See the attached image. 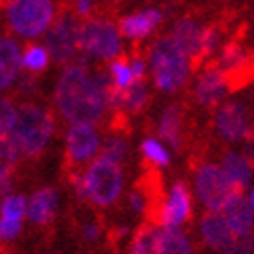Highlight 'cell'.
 Returning <instances> with one entry per match:
<instances>
[{"instance_id": "6da1fadb", "label": "cell", "mask_w": 254, "mask_h": 254, "mask_svg": "<svg viewBox=\"0 0 254 254\" xmlns=\"http://www.w3.org/2000/svg\"><path fill=\"white\" fill-rule=\"evenodd\" d=\"M110 74L91 70L85 62H72L62 70L54 91V106L66 122L97 124L110 110Z\"/></svg>"}, {"instance_id": "7a4b0ae2", "label": "cell", "mask_w": 254, "mask_h": 254, "mask_svg": "<svg viewBox=\"0 0 254 254\" xmlns=\"http://www.w3.org/2000/svg\"><path fill=\"white\" fill-rule=\"evenodd\" d=\"M70 182L81 198L91 200L95 207H110L122 194L124 174L120 163L99 155L85 168V172L74 174Z\"/></svg>"}, {"instance_id": "3957f363", "label": "cell", "mask_w": 254, "mask_h": 254, "mask_svg": "<svg viewBox=\"0 0 254 254\" xmlns=\"http://www.w3.org/2000/svg\"><path fill=\"white\" fill-rule=\"evenodd\" d=\"M149 68L155 89L176 93L188 83L190 56L178 46L174 35H161L149 48Z\"/></svg>"}, {"instance_id": "277c9868", "label": "cell", "mask_w": 254, "mask_h": 254, "mask_svg": "<svg viewBox=\"0 0 254 254\" xmlns=\"http://www.w3.org/2000/svg\"><path fill=\"white\" fill-rule=\"evenodd\" d=\"M4 19L8 29L23 37L35 40L46 35L56 21L54 0H8L4 6Z\"/></svg>"}, {"instance_id": "5b68a950", "label": "cell", "mask_w": 254, "mask_h": 254, "mask_svg": "<svg viewBox=\"0 0 254 254\" xmlns=\"http://www.w3.org/2000/svg\"><path fill=\"white\" fill-rule=\"evenodd\" d=\"M54 116L44 106L25 104L21 106L17 128L8 134L21 149L23 157H37L48 147L54 134Z\"/></svg>"}, {"instance_id": "8992f818", "label": "cell", "mask_w": 254, "mask_h": 254, "mask_svg": "<svg viewBox=\"0 0 254 254\" xmlns=\"http://www.w3.org/2000/svg\"><path fill=\"white\" fill-rule=\"evenodd\" d=\"M81 52L93 60H114L122 52V33L108 19H87L79 33Z\"/></svg>"}, {"instance_id": "52a82bcc", "label": "cell", "mask_w": 254, "mask_h": 254, "mask_svg": "<svg viewBox=\"0 0 254 254\" xmlns=\"http://www.w3.org/2000/svg\"><path fill=\"white\" fill-rule=\"evenodd\" d=\"M130 254H192V246L180 230L149 225L132 238Z\"/></svg>"}, {"instance_id": "ba28073f", "label": "cell", "mask_w": 254, "mask_h": 254, "mask_svg": "<svg viewBox=\"0 0 254 254\" xmlns=\"http://www.w3.org/2000/svg\"><path fill=\"white\" fill-rule=\"evenodd\" d=\"M194 192L198 200L209 211H221L227 200H230L240 190L234 188V184L227 180V176L221 166L215 163H205L194 174Z\"/></svg>"}, {"instance_id": "9c48e42d", "label": "cell", "mask_w": 254, "mask_h": 254, "mask_svg": "<svg viewBox=\"0 0 254 254\" xmlns=\"http://www.w3.org/2000/svg\"><path fill=\"white\" fill-rule=\"evenodd\" d=\"M79 33H81V23L72 15H60L54 25L46 33V48L50 56L58 64H68L79 56L81 46H79Z\"/></svg>"}, {"instance_id": "30bf717a", "label": "cell", "mask_w": 254, "mask_h": 254, "mask_svg": "<svg viewBox=\"0 0 254 254\" xmlns=\"http://www.w3.org/2000/svg\"><path fill=\"white\" fill-rule=\"evenodd\" d=\"M66 157L72 166H83V163H91L95 157H99V147L101 138L95 128V124L89 122H77L70 124V128L66 130Z\"/></svg>"}, {"instance_id": "8fae6325", "label": "cell", "mask_w": 254, "mask_h": 254, "mask_svg": "<svg viewBox=\"0 0 254 254\" xmlns=\"http://www.w3.org/2000/svg\"><path fill=\"white\" fill-rule=\"evenodd\" d=\"M215 126H217V132L221 134V138L230 143L236 141H244V138L252 136V122L250 116L242 104H223L217 110V116H215Z\"/></svg>"}, {"instance_id": "7c38bea8", "label": "cell", "mask_w": 254, "mask_h": 254, "mask_svg": "<svg viewBox=\"0 0 254 254\" xmlns=\"http://www.w3.org/2000/svg\"><path fill=\"white\" fill-rule=\"evenodd\" d=\"M190 213H192V198L188 188L182 182H176L159 207V225L180 230L190 219Z\"/></svg>"}, {"instance_id": "4fadbf2b", "label": "cell", "mask_w": 254, "mask_h": 254, "mask_svg": "<svg viewBox=\"0 0 254 254\" xmlns=\"http://www.w3.org/2000/svg\"><path fill=\"white\" fill-rule=\"evenodd\" d=\"M27 202L23 194H6L0 205V238L4 242L15 240L21 232L23 219L27 217Z\"/></svg>"}, {"instance_id": "5bb4252c", "label": "cell", "mask_w": 254, "mask_h": 254, "mask_svg": "<svg viewBox=\"0 0 254 254\" xmlns=\"http://www.w3.org/2000/svg\"><path fill=\"white\" fill-rule=\"evenodd\" d=\"M205 27L200 23H196L194 19L190 17H184L180 21H176L174 29H172V35L174 40L178 42L184 52L190 56V60H200L205 56Z\"/></svg>"}, {"instance_id": "9a60e30c", "label": "cell", "mask_w": 254, "mask_h": 254, "mask_svg": "<svg viewBox=\"0 0 254 254\" xmlns=\"http://www.w3.org/2000/svg\"><path fill=\"white\" fill-rule=\"evenodd\" d=\"M225 91H227V81H225L223 68L209 66L200 72V77L194 85V99L200 106L211 108V106H217L223 99Z\"/></svg>"}, {"instance_id": "2e32d148", "label": "cell", "mask_w": 254, "mask_h": 254, "mask_svg": "<svg viewBox=\"0 0 254 254\" xmlns=\"http://www.w3.org/2000/svg\"><path fill=\"white\" fill-rule=\"evenodd\" d=\"M23 68V50L19 42L10 35H2L0 40V89L6 91L19 79Z\"/></svg>"}, {"instance_id": "e0dca14e", "label": "cell", "mask_w": 254, "mask_h": 254, "mask_svg": "<svg viewBox=\"0 0 254 254\" xmlns=\"http://www.w3.org/2000/svg\"><path fill=\"white\" fill-rule=\"evenodd\" d=\"M223 217L230 223L234 236H248L254 230V209L250 205V200L242 194V192H236L227 205L221 209Z\"/></svg>"}, {"instance_id": "ac0fdd59", "label": "cell", "mask_w": 254, "mask_h": 254, "mask_svg": "<svg viewBox=\"0 0 254 254\" xmlns=\"http://www.w3.org/2000/svg\"><path fill=\"white\" fill-rule=\"evenodd\" d=\"M198 230H200L202 242L213 250H223L236 238L221 211H209L205 217L200 219Z\"/></svg>"}, {"instance_id": "d6986e66", "label": "cell", "mask_w": 254, "mask_h": 254, "mask_svg": "<svg viewBox=\"0 0 254 254\" xmlns=\"http://www.w3.org/2000/svg\"><path fill=\"white\" fill-rule=\"evenodd\" d=\"M161 19H163L161 10L145 8V10L132 12V15H126L124 19H120L118 27H120V33L124 37H128V40H143V37L151 35L157 29Z\"/></svg>"}, {"instance_id": "ffe728a7", "label": "cell", "mask_w": 254, "mask_h": 254, "mask_svg": "<svg viewBox=\"0 0 254 254\" xmlns=\"http://www.w3.org/2000/svg\"><path fill=\"white\" fill-rule=\"evenodd\" d=\"M58 209V194L52 188H40L31 194L27 202V219L35 225H46L52 221Z\"/></svg>"}, {"instance_id": "44dd1931", "label": "cell", "mask_w": 254, "mask_h": 254, "mask_svg": "<svg viewBox=\"0 0 254 254\" xmlns=\"http://www.w3.org/2000/svg\"><path fill=\"white\" fill-rule=\"evenodd\" d=\"M221 168L227 176V180L234 184L236 190H242L250 184L252 178V161L244 153H225Z\"/></svg>"}, {"instance_id": "7402d4cb", "label": "cell", "mask_w": 254, "mask_h": 254, "mask_svg": "<svg viewBox=\"0 0 254 254\" xmlns=\"http://www.w3.org/2000/svg\"><path fill=\"white\" fill-rule=\"evenodd\" d=\"M180 124H182V114L178 106H168L163 110L159 124H157V132L159 136L166 141L168 145H172L174 149H178L180 145Z\"/></svg>"}, {"instance_id": "603a6c76", "label": "cell", "mask_w": 254, "mask_h": 254, "mask_svg": "<svg viewBox=\"0 0 254 254\" xmlns=\"http://www.w3.org/2000/svg\"><path fill=\"white\" fill-rule=\"evenodd\" d=\"M108 74L112 79V87L116 89H130L134 83H136V77H134V70L130 66V60H126L122 56L110 60V68H108Z\"/></svg>"}, {"instance_id": "cb8c5ba5", "label": "cell", "mask_w": 254, "mask_h": 254, "mask_svg": "<svg viewBox=\"0 0 254 254\" xmlns=\"http://www.w3.org/2000/svg\"><path fill=\"white\" fill-rule=\"evenodd\" d=\"M50 60H52V56H50L48 48L42 44H31L23 50V66L29 72H42Z\"/></svg>"}, {"instance_id": "d4e9b609", "label": "cell", "mask_w": 254, "mask_h": 254, "mask_svg": "<svg viewBox=\"0 0 254 254\" xmlns=\"http://www.w3.org/2000/svg\"><path fill=\"white\" fill-rule=\"evenodd\" d=\"M141 151H143L145 159L155 168H166L170 163V151L166 149V145H163L159 138H145L141 143Z\"/></svg>"}, {"instance_id": "484cf974", "label": "cell", "mask_w": 254, "mask_h": 254, "mask_svg": "<svg viewBox=\"0 0 254 254\" xmlns=\"http://www.w3.org/2000/svg\"><path fill=\"white\" fill-rule=\"evenodd\" d=\"M19 114H21V108H17L15 104H12V99L0 101V134L2 136L12 134V130L17 128Z\"/></svg>"}, {"instance_id": "4316f807", "label": "cell", "mask_w": 254, "mask_h": 254, "mask_svg": "<svg viewBox=\"0 0 254 254\" xmlns=\"http://www.w3.org/2000/svg\"><path fill=\"white\" fill-rule=\"evenodd\" d=\"M147 87L143 81H136L130 89L124 91V110L128 112H138L145 104H147Z\"/></svg>"}, {"instance_id": "83f0119b", "label": "cell", "mask_w": 254, "mask_h": 254, "mask_svg": "<svg viewBox=\"0 0 254 254\" xmlns=\"http://www.w3.org/2000/svg\"><path fill=\"white\" fill-rule=\"evenodd\" d=\"M101 155L112 159V161H116V163H122L126 159V155H128V143H126L122 136L114 134L106 141L104 149H101Z\"/></svg>"}, {"instance_id": "f1b7e54d", "label": "cell", "mask_w": 254, "mask_h": 254, "mask_svg": "<svg viewBox=\"0 0 254 254\" xmlns=\"http://www.w3.org/2000/svg\"><path fill=\"white\" fill-rule=\"evenodd\" d=\"M221 254H252L254 252V238L252 234L248 236H236L230 244L223 250H219Z\"/></svg>"}, {"instance_id": "f546056e", "label": "cell", "mask_w": 254, "mask_h": 254, "mask_svg": "<svg viewBox=\"0 0 254 254\" xmlns=\"http://www.w3.org/2000/svg\"><path fill=\"white\" fill-rule=\"evenodd\" d=\"M242 60H244V52L240 48H236V46H227L225 50H223V58H221V62H223V68L225 70H234V68H238V64H242Z\"/></svg>"}, {"instance_id": "4dcf8cb0", "label": "cell", "mask_w": 254, "mask_h": 254, "mask_svg": "<svg viewBox=\"0 0 254 254\" xmlns=\"http://www.w3.org/2000/svg\"><path fill=\"white\" fill-rule=\"evenodd\" d=\"M147 202H149V200H147V194L143 192L141 188L132 190L130 196H128V207H130V211L136 213V215H141V213L147 211Z\"/></svg>"}, {"instance_id": "1f68e13d", "label": "cell", "mask_w": 254, "mask_h": 254, "mask_svg": "<svg viewBox=\"0 0 254 254\" xmlns=\"http://www.w3.org/2000/svg\"><path fill=\"white\" fill-rule=\"evenodd\" d=\"M130 66H132V70H134L136 81H145V74H147V62H145L143 58L134 56V58H130Z\"/></svg>"}, {"instance_id": "d6a6232c", "label": "cell", "mask_w": 254, "mask_h": 254, "mask_svg": "<svg viewBox=\"0 0 254 254\" xmlns=\"http://www.w3.org/2000/svg\"><path fill=\"white\" fill-rule=\"evenodd\" d=\"M93 0H74V15L77 17H89L93 10Z\"/></svg>"}, {"instance_id": "836d02e7", "label": "cell", "mask_w": 254, "mask_h": 254, "mask_svg": "<svg viewBox=\"0 0 254 254\" xmlns=\"http://www.w3.org/2000/svg\"><path fill=\"white\" fill-rule=\"evenodd\" d=\"M217 44H219L217 31H215V29H207V31H205V56L211 54L213 50L217 48Z\"/></svg>"}, {"instance_id": "e575fe53", "label": "cell", "mask_w": 254, "mask_h": 254, "mask_svg": "<svg viewBox=\"0 0 254 254\" xmlns=\"http://www.w3.org/2000/svg\"><path fill=\"white\" fill-rule=\"evenodd\" d=\"M81 234H83V238L87 240V242H95V240L99 238V227H97V223H85Z\"/></svg>"}, {"instance_id": "d590c367", "label": "cell", "mask_w": 254, "mask_h": 254, "mask_svg": "<svg viewBox=\"0 0 254 254\" xmlns=\"http://www.w3.org/2000/svg\"><path fill=\"white\" fill-rule=\"evenodd\" d=\"M244 155H246L250 161H254V136L246 143V153H244Z\"/></svg>"}, {"instance_id": "8d00e7d4", "label": "cell", "mask_w": 254, "mask_h": 254, "mask_svg": "<svg viewBox=\"0 0 254 254\" xmlns=\"http://www.w3.org/2000/svg\"><path fill=\"white\" fill-rule=\"evenodd\" d=\"M248 200H250V205L254 209V188H250V192H248Z\"/></svg>"}, {"instance_id": "74e56055", "label": "cell", "mask_w": 254, "mask_h": 254, "mask_svg": "<svg viewBox=\"0 0 254 254\" xmlns=\"http://www.w3.org/2000/svg\"><path fill=\"white\" fill-rule=\"evenodd\" d=\"M2 2H4V4H6V2H8V0H2Z\"/></svg>"}]
</instances>
